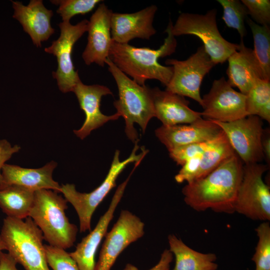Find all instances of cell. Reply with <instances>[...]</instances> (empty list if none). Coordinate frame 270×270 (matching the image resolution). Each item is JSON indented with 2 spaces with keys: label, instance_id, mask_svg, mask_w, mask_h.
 Instances as JSON below:
<instances>
[{
  "label": "cell",
  "instance_id": "484cf974",
  "mask_svg": "<svg viewBox=\"0 0 270 270\" xmlns=\"http://www.w3.org/2000/svg\"><path fill=\"white\" fill-rule=\"evenodd\" d=\"M253 36L254 54L262 70L264 80H270V29L269 26H262L247 18Z\"/></svg>",
  "mask_w": 270,
  "mask_h": 270
},
{
  "label": "cell",
  "instance_id": "836d02e7",
  "mask_svg": "<svg viewBox=\"0 0 270 270\" xmlns=\"http://www.w3.org/2000/svg\"><path fill=\"white\" fill-rule=\"evenodd\" d=\"M202 154H198L190 158L182 166L181 169L174 177L178 183L180 184L184 182L190 183L195 180Z\"/></svg>",
  "mask_w": 270,
  "mask_h": 270
},
{
  "label": "cell",
  "instance_id": "4dcf8cb0",
  "mask_svg": "<svg viewBox=\"0 0 270 270\" xmlns=\"http://www.w3.org/2000/svg\"><path fill=\"white\" fill-rule=\"evenodd\" d=\"M46 260L52 270H80L76 263L66 250L44 244Z\"/></svg>",
  "mask_w": 270,
  "mask_h": 270
},
{
  "label": "cell",
  "instance_id": "5bb4252c",
  "mask_svg": "<svg viewBox=\"0 0 270 270\" xmlns=\"http://www.w3.org/2000/svg\"><path fill=\"white\" fill-rule=\"evenodd\" d=\"M117 188L106 212L100 218L96 226L78 244L76 250L70 253L80 270H94L96 254L98 248L106 234L110 222L120 202L130 178L133 172Z\"/></svg>",
  "mask_w": 270,
  "mask_h": 270
},
{
  "label": "cell",
  "instance_id": "7402d4cb",
  "mask_svg": "<svg viewBox=\"0 0 270 270\" xmlns=\"http://www.w3.org/2000/svg\"><path fill=\"white\" fill-rule=\"evenodd\" d=\"M56 162L52 160L38 168H28L5 164L2 168V183L16 184L36 191L50 190L60 192L61 186L52 178Z\"/></svg>",
  "mask_w": 270,
  "mask_h": 270
},
{
  "label": "cell",
  "instance_id": "e0dca14e",
  "mask_svg": "<svg viewBox=\"0 0 270 270\" xmlns=\"http://www.w3.org/2000/svg\"><path fill=\"white\" fill-rule=\"evenodd\" d=\"M222 131L212 120L202 118L189 124L162 126L156 130L155 134L169 152L181 146L210 140Z\"/></svg>",
  "mask_w": 270,
  "mask_h": 270
},
{
  "label": "cell",
  "instance_id": "44dd1931",
  "mask_svg": "<svg viewBox=\"0 0 270 270\" xmlns=\"http://www.w3.org/2000/svg\"><path fill=\"white\" fill-rule=\"evenodd\" d=\"M238 49L228 58L227 75L229 84L246 95L258 80L263 79L261 68L253 50L241 40ZM264 80V79H263Z\"/></svg>",
  "mask_w": 270,
  "mask_h": 270
},
{
  "label": "cell",
  "instance_id": "2e32d148",
  "mask_svg": "<svg viewBox=\"0 0 270 270\" xmlns=\"http://www.w3.org/2000/svg\"><path fill=\"white\" fill-rule=\"evenodd\" d=\"M72 92L75 94L80 108L86 115L84 122L82 127L74 130V134L81 140H84L90 132L110 120L118 118V114L111 116L103 114L100 110V101L102 96L112 93L108 87L99 84L86 85L79 82Z\"/></svg>",
  "mask_w": 270,
  "mask_h": 270
},
{
  "label": "cell",
  "instance_id": "e575fe53",
  "mask_svg": "<svg viewBox=\"0 0 270 270\" xmlns=\"http://www.w3.org/2000/svg\"><path fill=\"white\" fill-rule=\"evenodd\" d=\"M20 150L18 145L12 146L6 139L0 140V184L2 183V168L6 162L9 160L12 156Z\"/></svg>",
  "mask_w": 270,
  "mask_h": 270
},
{
  "label": "cell",
  "instance_id": "74e56055",
  "mask_svg": "<svg viewBox=\"0 0 270 270\" xmlns=\"http://www.w3.org/2000/svg\"><path fill=\"white\" fill-rule=\"evenodd\" d=\"M262 146L264 158L270 163V137L269 130H264L262 140Z\"/></svg>",
  "mask_w": 270,
  "mask_h": 270
},
{
  "label": "cell",
  "instance_id": "4316f807",
  "mask_svg": "<svg viewBox=\"0 0 270 270\" xmlns=\"http://www.w3.org/2000/svg\"><path fill=\"white\" fill-rule=\"evenodd\" d=\"M246 96L248 116H256L270 122V80L260 79Z\"/></svg>",
  "mask_w": 270,
  "mask_h": 270
},
{
  "label": "cell",
  "instance_id": "ffe728a7",
  "mask_svg": "<svg viewBox=\"0 0 270 270\" xmlns=\"http://www.w3.org/2000/svg\"><path fill=\"white\" fill-rule=\"evenodd\" d=\"M155 117L164 126L189 124L202 118L200 112L192 110L184 96L158 88H151Z\"/></svg>",
  "mask_w": 270,
  "mask_h": 270
},
{
  "label": "cell",
  "instance_id": "5b68a950",
  "mask_svg": "<svg viewBox=\"0 0 270 270\" xmlns=\"http://www.w3.org/2000/svg\"><path fill=\"white\" fill-rule=\"evenodd\" d=\"M0 239L8 253L24 270H50L42 233L30 217L22 220L6 216Z\"/></svg>",
  "mask_w": 270,
  "mask_h": 270
},
{
  "label": "cell",
  "instance_id": "8fae6325",
  "mask_svg": "<svg viewBox=\"0 0 270 270\" xmlns=\"http://www.w3.org/2000/svg\"><path fill=\"white\" fill-rule=\"evenodd\" d=\"M210 120L224 132L236 154L244 164L259 163L264 158L262 146L264 129L259 117L248 116L227 122Z\"/></svg>",
  "mask_w": 270,
  "mask_h": 270
},
{
  "label": "cell",
  "instance_id": "f35d334b",
  "mask_svg": "<svg viewBox=\"0 0 270 270\" xmlns=\"http://www.w3.org/2000/svg\"><path fill=\"white\" fill-rule=\"evenodd\" d=\"M3 250H6V247L3 242L0 239V253L2 252Z\"/></svg>",
  "mask_w": 270,
  "mask_h": 270
},
{
  "label": "cell",
  "instance_id": "9c48e42d",
  "mask_svg": "<svg viewBox=\"0 0 270 270\" xmlns=\"http://www.w3.org/2000/svg\"><path fill=\"white\" fill-rule=\"evenodd\" d=\"M165 63L173 67L172 77L165 90L189 97L202 106L200 88L202 81L216 65L204 46L198 47L196 52L186 60L168 59Z\"/></svg>",
  "mask_w": 270,
  "mask_h": 270
},
{
  "label": "cell",
  "instance_id": "d4e9b609",
  "mask_svg": "<svg viewBox=\"0 0 270 270\" xmlns=\"http://www.w3.org/2000/svg\"><path fill=\"white\" fill-rule=\"evenodd\" d=\"M235 153L222 130L202 154L199 169L194 180L206 176Z\"/></svg>",
  "mask_w": 270,
  "mask_h": 270
},
{
  "label": "cell",
  "instance_id": "f1b7e54d",
  "mask_svg": "<svg viewBox=\"0 0 270 270\" xmlns=\"http://www.w3.org/2000/svg\"><path fill=\"white\" fill-rule=\"evenodd\" d=\"M258 240L252 260L256 270H270V225L264 222L256 229Z\"/></svg>",
  "mask_w": 270,
  "mask_h": 270
},
{
  "label": "cell",
  "instance_id": "6da1fadb",
  "mask_svg": "<svg viewBox=\"0 0 270 270\" xmlns=\"http://www.w3.org/2000/svg\"><path fill=\"white\" fill-rule=\"evenodd\" d=\"M243 167L235 153L206 176L188 183L182 190L185 202L198 212L233 213Z\"/></svg>",
  "mask_w": 270,
  "mask_h": 270
},
{
  "label": "cell",
  "instance_id": "d6a6232c",
  "mask_svg": "<svg viewBox=\"0 0 270 270\" xmlns=\"http://www.w3.org/2000/svg\"><path fill=\"white\" fill-rule=\"evenodd\" d=\"M214 138L204 142L192 144L175 148L169 151L170 156L177 164L182 166L190 158L197 155L202 154Z\"/></svg>",
  "mask_w": 270,
  "mask_h": 270
},
{
  "label": "cell",
  "instance_id": "7a4b0ae2",
  "mask_svg": "<svg viewBox=\"0 0 270 270\" xmlns=\"http://www.w3.org/2000/svg\"><path fill=\"white\" fill-rule=\"evenodd\" d=\"M172 26L170 20L165 30L168 36L159 48H137L112 40L108 58L122 72L140 86H144L146 80L154 79L166 86L172 77L173 67L160 64L158 59L176 51L177 42L172 33Z\"/></svg>",
  "mask_w": 270,
  "mask_h": 270
},
{
  "label": "cell",
  "instance_id": "ba28073f",
  "mask_svg": "<svg viewBox=\"0 0 270 270\" xmlns=\"http://www.w3.org/2000/svg\"><path fill=\"white\" fill-rule=\"evenodd\" d=\"M268 166L260 163L244 165L234 212L253 220L270 221V190L262 178Z\"/></svg>",
  "mask_w": 270,
  "mask_h": 270
},
{
  "label": "cell",
  "instance_id": "83f0119b",
  "mask_svg": "<svg viewBox=\"0 0 270 270\" xmlns=\"http://www.w3.org/2000/svg\"><path fill=\"white\" fill-rule=\"evenodd\" d=\"M223 8L222 19L226 26L236 30L242 40L246 35L245 20L248 10L241 1L238 0H218Z\"/></svg>",
  "mask_w": 270,
  "mask_h": 270
},
{
  "label": "cell",
  "instance_id": "8d00e7d4",
  "mask_svg": "<svg viewBox=\"0 0 270 270\" xmlns=\"http://www.w3.org/2000/svg\"><path fill=\"white\" fill-rule=\"evenodd\" d=\"M16 261L8 254L0 253V270H18Z\"/></svg>",
  "mask_w": 270,
  "mask_h": 270
},
{
  "label": "cell",
  "instance_id": "1f68e13d",
  "mask_svg": "<svg viewBox=\"0 0 270 270\" xmlns=\"http://www.w3.org/2000/svg\"><path fill=\"white\" fill-rule=\"evenodd\" d=\"M248 14L253 21L262 26H269L270 23V0H242Z\"/></svg>",
  "mask_w": 270,
  "mask_h": 270
},
{
  "label": "cell",
  "instance_id": "7c38bea8",
  "mask_svg": "<svg viewBox=\"0 0 270 270\" xmlns=\"http://www.w3.org/2000/svg\"><path fill=\"white\" fill-rule=\"evenodd\" d=\"M202 118L227 122L248 116L246 96L234 90L224 78L214 80L202 98Z\"/></svg>",
  "mask_w": 270,
  "mask_h": 270
},
{
  "label": "cell",
  "instance_id": "ac0fdd59",
  "mask_svg": "<svg viewBox=\"0 0 270 270\" xmlns=\"http://www.w3.org/2000/svg\"><path fill=\"white\" fill-rule=\"evenodd\" d=\"M157 7L150 6L131 14L113 13L110 21L112 40L119 44H128L136 38L148 40L156 33L152 26Z\"/></svg>",
  "mask_w": 270,
  "mask_h": 270
},
{
  "label": "cell",
  "instance_id": "30bf717a",
  "mask_svg": "<svg viewBox=\"0 0 270 270\" xmlns=\"http://www.w3.org/2000/svg\"><path fill=\"white\" fill-rule=\"evenodd\" d=\"M88 21L84 20L76 25L70 22H62L58 24L60 30V37L52 42L44 51L56 56L58 68L52 72L56 80L59 90L64 93L72 92L76 84L80 81L78 71L75 70L72 54L76 41L88 31Z\"/></svg>",
  "mask_w": 270,
  "mask_h": 270
},
{
  "label": "cell",
  "instance_id": "9a60e30c",
  "mask_svg": "<svg viewBox=\"0 0 270 270\" xmlns=\"http://www.w3.org/2000/svg\"><path fill=\"white\" fill-rule=\"evenodd\" d=\"M112 12L104 4L99 5L88 23V43L82 57L87 65L96 63L104 67L112 40L110 21Z\"/></svg>",
  "mask_w": 270,
  "mask_h": 270
},
{
  "label": "cell",
  "instance_id": "4fadbf2b",
  "mask_svg": "<svg viewBox=\"0 0 270 270\" xmlns=\"http://www.w3.org/2000/svg\"><path fill=\"white\" fill-rule=\"evenodd\" d=\"M144 224L128 210H122L112 230L105 235L94 270H110L118 257L144 234Z\"/></svg>",
  "mask_w": 270,
  "mask_h": 270
},
{
  "label": "cell",
  "instance_id": "f546056e",
  "mask_svg": "<svg viewBox=\"0 0 270 270\" xmlns=\"http://www.w3.org/2000/svg\"><path fill=\"white\" fill-rule=\"evenodd\" d=\"M100 2V0H50L53 4L58 6L56 12L61 16L62 22H70L76 15L90 12Z\"/></svg>",
  "mask_w": 270,
  "mask_h": 270
},
{
  "label": "cell",
  "instance_id": "8992f818",
  "mask_svg": "<svg viewBox=\"0 0 270 270\" xmlns=\"http://www.w3.org/2000/svg\"><path fill=\"white\" fill-rule=\"evenodd\" d=\"M138 140L130 156L125 160H120V151L115 152L109 171L102 182L96 189L88 193L80 192L74 184H62L60 192L68 202L71 204L76 210L80 222V232L91 230V220L92 214L98 206L109 192L116 186V180L126 166L131 162H137L142 159L148 152L144 147L142 152L136 154L139 148Z\"/></svg>",
  "mask_w": 270,
  "mask_h": 270
},
{
  "label": "cell",
  "instance_id": "d590c367",
  "mask_svg": "<svg viewBox=\"0 0 270 270\" xmlns=\"http://www.w3.org/2000/svg\"><path fill=\"white\" fill-rule=\"evenodd\" d=\"M173 260V254L169 250H165L161 254L158 262L148 270H170V264ZM124 270H139L136 266L128 264Z\"/></svg>",
  "mask_w": 270,
  "mask_h": 270
},
{
  "label": "cell",
  "instance_id": "3957f363",
  "mask_svg": "<svg viewBox=\"0 0 270 270\" xmlns=\"http://www.w3.org/2000/svg\"><path fill=\"white\" fill-rule=\"evenodd\" d=\"M58 194L50 190L35 191L29 217L40 230L48 245L66 250L73 246L78 228L66 214L68 202Z\"/></svg>",
  "mask_w": 270,
  "mask_h": 270
},
{
  "label": "cell",
  "instance_id": "cb8c5ba5",
  "mask_svg": "<svg viewBox=\"0 0 270 270\" xmlns=\"http://www.w3.org/2000/svg\"><path fill=\"white\" fill-rule=\"evenodd\" d=\"M35 191L16 184H0V208L7 216L25 219L29 216Z\"/></svg>",
  "mask_w": 270,
  "mask_h": 270
},
{
  "label": "cell",
  "instance_id": "277c9868",
  "mask_svg": "<svg viewBox=\"0 0 270 270\" xmlns=\"http://www.w3.org/2000/svg\"><path fill=\"white\" fill-rule=\"evenodd\" d=\"M105 63L118 88L119 98L114 102L116 113L124 119L126 135L134 143L138 138L134 124H138L144 133L149 121L155 116L151 88L129 78L108 57Z\"/></svg>",
  "mask_w": 270,
  "mask_h": 270
},
{
  "label": "cell",
  "instance_id": "52a82bcc",
  "mask_svg": "<svg viewBox=\"0 0 270 270\" xmlns=\"http://www.w3.org/2000/svg\"><path fill=\"white\" fill-rule=\"evenodd\" d=\"M216 14V9L209 10L205 14L182 13L171 30L174 36L189 34L198 37L215 64L226 62L239 47L238 44L226 40L221 35L218 28Z\"/></svg>",
  "mask_w": 270,
  "mask_h": 270
},
{
  "label": "cell",
  "instance_id": "d6986e66",
  "mask_svg": "<svg viewBox=\"0 0 270 270\" xmlns=\"http://www.w3.org/2000/svg\"><path fill=\"white\" fill-rule=\"evenodd\" d=\"M12 2L13 18L20 22L34 44L40 47L41 42L48 40L54 32L50 23L52 11L46 8L42 0H31L27 6L18 1Z\"/></svg>",
  "mask_w": 270,
  "mask_h": 270
},
{
  "label": "cell",
  "instance_id": "603a6c76",
  "mask_svg": "<svg viewBox=\"0 0 270 270\" xmlns=\"http://www.w3.org/2000/svg\"><path fill=\"white\" fill-rule=\"evenodd\" d=\"M169 250L175 257L172 270H216V255L204 254L194 250L180 239L172 234L168 236Z\"/></svg>",
  "mask_w": 270,
  "mask_h": 270
}]
</instances>
